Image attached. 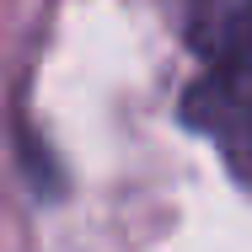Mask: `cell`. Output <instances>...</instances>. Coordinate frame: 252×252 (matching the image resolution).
<instances>
[{
    "mask_svg": "<svg viewBox=\"0 0 252 252\" xmlns=\"http://www.w3.org/2000/svg\"><path fill=\"white\" fill-rule=\"evenodd\" d=\"M188 43L199 54L188 118L252 183V0H193Z\"/></svg>",
    "mask_w": 252,
    "mask_h": 252,
    "instance_id": "obj_1",
    "label": "cell"
}]
</instances>
